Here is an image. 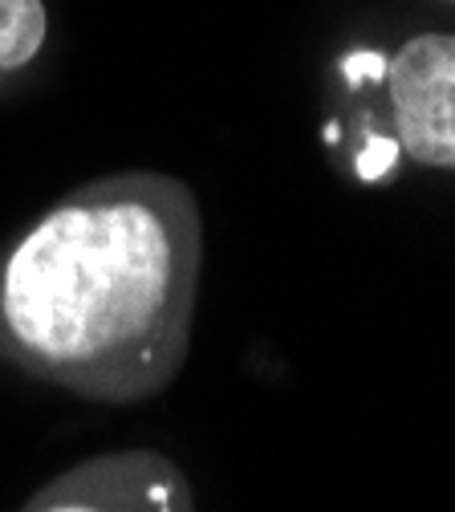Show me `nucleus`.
I'll return each mask as SVG.
<instances>
[{
    "label": "nucleus",
    "instance_id": "f257e3e1",
    "mask_svg": "<svg viewBox=\"0 0 455 512\" xmlns=\"http://www.w3.org/2000/svg\"><path fill=\"white\" fill-rule=\"evenodd\" d=\"M200 273L204 216L183 179L82 183L0 256V358L78 399L143 403L187 362Z\"/></svg>",
    "mask_w": 455,
    "mask_h": 512
},
{
    "label": "nucleus",
    "instance_id": "f03ea898",
    "mask_svg": "<svg viewBox=\"0 0 455 512\" xmlns=\"http://www.w3.org/2000/svg\"><path fill=\"white\" fill-rule=\"evenodd\" d=\"M21 512H195V492L175 460L130 447L65 468Z\"/></svg>",
    "mask_w": 455,
    "mask_h": 512
},
{
    "label": "nucleus",
    "instance_id": "7ed1b4c3",
    "mask_svg": "<svg viewBox=\"0 0 455 512\" xmlns=\"http://www.w3.org/2000/svg\"><path fill=\"white\" fill-rule=\"evenodd\" d=\"M399 147L435 171H455V33H415L386 61Z\"/></svg>",
    "mask_w": 455,
    "mask_h": 512
},
{
    "label": "nucleus",
    "instance_id": "20e7f679",
    "mask_svg": "<svg viewBox=\"0 0 455 512\" xmlns=\"http://www.w3.org/2000/svg\"><path fill=\"white\" fill-rule=\"evenodd\" d=\"M49 33L45 0H0V70H25Z\"/></svg>",
    "mask_w": 455,
    "mask_h": 512
},
{
    "label": "nucleus",
    "instance_id": "39448f33",
    "mask_svg": "<svg viewBox=\"0 0 455 512\" xmlns=\"http://www.w3.org/2000/svg\"><path fill=\"white\" fill-rule=\"evenodd\" d=\"M451 5H455V0H451Z\"/></svg>",
    "mask_w": 455,
    "mask_h": 512
}]
</instances>
